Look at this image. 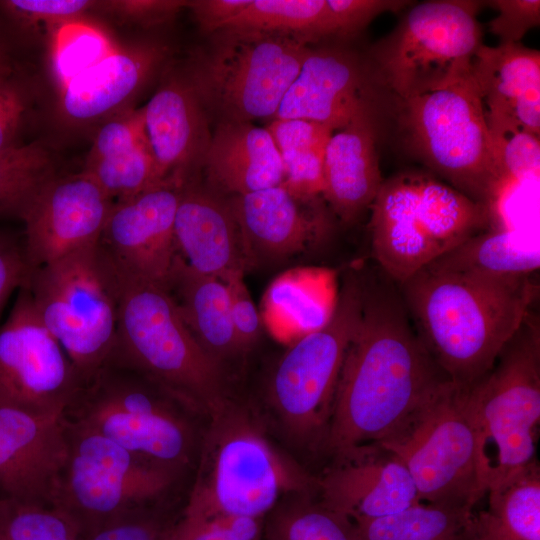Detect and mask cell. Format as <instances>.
<instances>
[{"label": "cell", "instance_id": "cell-1", "mask_svg": "<svg viewBox=\"0 0 540 540\" xmlns=\"http://www.w3.org/2000/svg\"><path fill=\"white\" fill-rule=\"evenodd\" d=\"M447 381L397 285L385 275L363 278L361 317L344 356L324 445L337 459L392 440Z\"/></svg>", "mask_w": 540, "mask_h": 540}, {"label": "cell", "instance_id": "cell-2", "mask_svg": "<svg viewBox=\"0 0 540 540\" xmlns=\"http://www.w3.org/2000/svg\"><path fill=\"white\" fill-rule=\"evenodd\" d=\"M397 287L420 340L445 376L460 385L488 373L539 292L531 275L491 277L430 267Z\"/></svg>", "mask_w": 540, "mask_h": 540}, {"label": "cell", "instance_id": "cell-3", "mask_svg": "<svg viewBox=\"0 0 540 540\" xmlns=\"http://www.w3.org/2000/svg\"><path fill=\"white\" fill-rule=\"evenodd\" d=\"M209 416L183 515L264 519L283 496L318 490V479L279 451L246 409L228 399Z\"/></svg>", "mask_w": 540, "mask_h": 540}, {"label": "cell", "instance_id": "cell-4", "mask_svg": "<svg viewBox=\"0 0 540 540\" xmlns=\"http://www.w3.org/2000/svg\"><path fill=\"white\" fill-rule=\"evenodd\" d=\"M105 364L133 371L191 411L209 415L228 400L222 364L157 284L121 279L116 337Z\"/></svg>", "mask_w": 540, "mask_h": 540}, {"label": "cell", "instance_id": "cell-5", "mask_svg": "<svg viewBox=\"0 0 540 540\" xmlns=\"http://www.w3.org/2000/svg\"><path fill=\"white\" fill-rule=\"evenodd\" d=\"M370 209L372 254L397 286L469 237L501 224L486 206L421 174L384 180Z\"/></svg>", "mask_w": 540, "mask_h": 540}, {"label": "cell", "instance_id": "cell-6", "mask_svg": "<svg viewBox=\"0 0 540 540\" xmlns=\"http://www.w3.org/2000/svg\"><path fill=\"white\" fill-rule=\"evenodd\" d=\"M398 108L404 142L416 159L499 215V204L509 191L471 73L443 89L399 101Z\"/></svg>", "mask_w": 540, "mask_h": 540}, {"label": "cell", "instance_id": "cell-7", "mask_svg": "<svg viewBox=\"0 0 540 540\" xmlns=\"http://www.w3.org/2000/svg\"><path fill=\"white\" fill-rule=\"evenodd\" d=\"M310 48L289 36L222 29L194 53L185 74L210 121L273 119Z\"/></svg>", "mask_w": 540, "mask_h": 540}, {"label": "cell", "instance_id": "cell-8", "mask_svg": "<svg viewBox=\"0 0 540 540\" xmlns=\"http://www.w3.org/2000/svg\"><path fill=\"white\" fill-rule=\"evenodd\" d=\"M26 286L41 322L84 384L114 345L120 277L97 242L33 269Z\"/></svg>", "mask_w": 540, "mask_h": 540}, {"label": "cell", "instance_id": "cell-9", "mask_svg": "<svg viewBox=\"0 0 540 540\" xmlns=\"http://www.w3.org/2000/svg\"><path fill=\"white\" fill-rule=\"evenodd\" d=\"M482 4L431 0L414 5L368 53L376 84L404 101L467 77L483 44L477 21Z\"/></svg>", "mask_w": 540, "mask_h": 540}, {"label": "cell", "instance_id": "cell-10", "mask_svg": "<svg viewBox=\"0 0 540 540\" xmlns=\"http://www.w3.org/2000/svg\"><path fill=\"white\" fill-rule=\"evenodd\" d=\"M486 489L536 461L540 422V323L531 311L493 367L469 386Z\"/></svg>", "mask_w": 540, "mask_h": 540}, {"label": "cell", "instance_id": "cell-11", "mask_svg": "<svg viewBox=\"0 0 540 540\" xmlns=\"http://www.w3.org/2000/svg\"><path fill=\"white\" fill-rule=\"evenodd\" d=\"M170 395L128 369L104 364L63 419L152 462L181 470L194 444L192 426Z\"/></svg>", "mask_w": 540, "mask_h": 540}, {"label": "cell", "instance_id": "cell-12", "mask_svg": "<svg viewBox=\"0 0 540 540\" xmlns=\"http://www.w3.org/2000/svg\"><path fill=\"white\" fill-rule=\"evenodd\" d=\"M469 386L445 382L402 433L379 445L406 466L420 502L474 508L487 493Z\"/></svg>", "mask_w": 540, "mask_h": 540}, {"label": "cell", "instance_id": "cell-13", "mask_svg": "<svg viewBox=\"0 0 540 540\" xmlns=\"http://www.w3.org/2000/svg\"><path fill=\"white\" fill-rule=\"evenodd\" d=\"M64 422L69 452L54 506L73 519L82 537L146 509L170 490L181 471Z\"/></svg>", "mask_w": 540, "mask_h": 540}, {"label": "cell", "instance_id": "cell-14", "mask_svg": "<svg viewBox=\"0 0 540 540\" xmlns=\"http://www.w3.org/2000/svg\"><path fill=\"white\" fill-rule=\"evenodd\" d=\"M362 302L363 278L349 272L328 323L291 343L273 372L271 403L285 429L300 441H325L339 374Z\"/></svg>", "mask_w": 540, "mask_h": 540}, {"label": "cell", "instance_id": "cell-15", "mask_svg": "<svg viewBox=\"0 0 540 540\" xmlns=\"http://www.w3.org/2000/svg\"><path fill=\"white\" fill-rule=\"evenodd\" d=\"M67 354L45 328L27 286L0 327V406L63 417L82 387Z\"/></svg>", "mask_w": 540, "mask_h": 540}, {"label": "cell", "instance_id": "cell-16", "mask_svg": "<svg viewBox=\"0 0 540 540\" xmlns=\"http://www.w3.org/2000/svg\"><path fill=\"white\" fill-rule=\"evenodd\" d=\"M181 189L162 182L113 203L98 243L120 279L168 289L178 255L174 221Z\"/></svg>", "mask_w": 540, "mask_h": 540}, {"label": "cell", "instance_id": "cell-17", "mask_svg": "<svg viewBox=\"0 0 540 540\" xmlns=\"http://www.w3.org/2000/svg\"><path fill=\"white\" fill-rule=\"evenodd\" d=\"M112 205V199L83 171L48 180L20 217L32 270L97 243Z\"/></svg>", "mask_w": 540, "mask_h": 540}, {"label": "cell", "instance_id": "cell-18", "mask_svg": "<svg viewBox=\"0 0 540 540\" xmlns=\"http://www.w3.org/2000/svg\"><path fill=\"white\" fill-rule=\"evenodd\" d=\"M375 82L366 59L342 46L310 48L275 118H299L339 130L365 113H377Z\"/></svg>", "mask_w": 540, "mask_h": 540}, {"label": "cell", "instance_id": "cell-19", "mask_svg": "<svg viewBox=\"0 0 540 540\" xmlns=\"http://www.w3.org/2000/svg\"><path fill=\"white\" fill-rule=\"evenodd\" d=\"M247 264L280 263L301 253L329 229L322 196L300 198L281 184L257 192L228 196Z\"/></svg>", "mask_w": 540, "mask_h": 540}, {"label": "cell", "instance_id": "cell-20", "mask_svg": "<svg viewBox=\"0 0 540 540\" xmlns=\"http://www.w3.org/2000/svg\"><path fill=\"white\" fill-rule=\"evenodd\" d=\"M68 452L63 417L0 406V498L55 505Z\"/></svg>", "mask_w": 540, "mask_h": 540}, {"label": "cell", "instance_id": "cell-21", "mask_svg": "<svg viewBox=\"0 0 540 540\" xmlns=\"http://www.w3.org/2000/svg\"><path fill=\"white\" fill-rule=\"evenodd\" d=\"M141 109L159 181L183 187L198 180L212 133L186 74L169 75Z\"/></svg>", "mask_w": 540, "mask_h": 540}, {"label": "cell", "instance_id": "cell-22", "mask_svg": "<svg viewBox=\"0 0 540 540\" xmlns=\"http://www.w3.org/2000/svg\"><path fill=\"white\" fill-rule=\"evenodd\" d=\"M318 491L325 507L352 522L387 516L420 502L406 466L379 445L337 458L318 479Z\"/></svg>", "mask_w": 540, "mask_h": 540}, {"label": "cell", "instance_id": "cell-23", "mask_svg": "<svg viewBox=\"0 0 540 540\" xmlns=\"http://www.w3.org/2000/svg\"><path fill=\"white\" fill-rule=\"evenodd\" d=\"M174 238L178 256L192 269L223 282L247 270L239 227L229 197L198 180L181 189Z\"/></svg>", "mask_w": 540, "mask_h": 540}, {"label": "cell", "instance_id": "cell-24", "mask_svg": "<svg viewBox=\"0 0 540 540\" xmlns=\"http://www.w3.org/2000/svg\"><path fill=\"white\" fill-rule=\"evenodd\" d=\"M166 54L167 48L155 42L113 49L60 88V115L68 124L85 126L126 109Z\"/></svg>", "mask_w": 540, "mask_h": 540}, {"label": "cell", "instance_id": "cell-25", "mask_svg": "<svg viewBox=\"0 0 540 540\" xmlns=\"http://www.w3.org/2000/svg\"><path fill=\"white\" fill-rule=\"evenodd\" d=\"M470 73L487 122L514 124L540 135V52L519 43L484 44Z\"/></svg>", "mask_w": 540, "mask_h": 540}, {"label": "cell", "instance_id": "cell-26", "mask_svg": "<svg viewBox=\"0 0 540 540\" xmlns=\"http://www.w3.org/2000/svg\"><path fill=\"white\" fill-rule=\"evenodd\" d=\"M376 139L377 113H365L334 131L326 146L322 197L343 223L370 208L384 181Z\"/></svg>", "mask_w": 540, "mask_h": 540}, {"label": "cell", "instance_id": "cell-27", "mask_svg": "<svg viewBox=\"0 0 540 540\" xmlns=\"http://www.w3.org/2000/svg\"><path fill=\"white\" fill-rule=\"evenodd\" d=\"M201 172L203 184L225 196L275 187L284 179L283 162L271 135L251 122L218 123Z\"/></svg>", "mask_w": 540, "mask_h": 540}, {"label": "cell", "instance_id": "cell-28", "mask_svg": "<svg viewBox=\"0 0 540 540\" xmlns=\"http://www.w3.org/2000/svg\"><path fill=\"white\" fill-rule=\"evenodd\" d=\"M117 201L162 183L158 179L141 115L115 114L99 126L82 170Z\"/></svg>", "mask_w": 540, "mask_h": 540}, {"label": "cell", "instance_id": "cell-29", "mask_svg": "<svg viewBox=\"0 0 540 540\" xmlns=\"http://www.w3.org/2000/svg\"><path fill=\"white\" fill-rule=\"evenodd\" d=\"M336 274L319 267H298L277 276L264 293L263 325L278 340L293 343L325 326L338 299Z\"/></svg>", "mask_w": 540, "mask_h": 540}, {"label": "cell", "instance_id": "cell-30", "mask_svg": "<svg viewBox=\"0 0 540 540\" xmlns=\"http://www.w3.org/2000/svg\"><path fill=\"white\" fill-rule=\"evenodd\" d=\"M168 290L191 333L210 356L222 364L240 352L225 282L192 269L177 255Z\"/></svg>", "mask_w": 540, "mask_h": 540}, {"label": "cell", "instance_id": "cell-31", "mask_svg": "<svg viewBox=\"0 0 540 540\" xmlns=\"http://www.w3.org/2000/svg\"><path fill=\"white\" fill-rule=\"evenodd\" d=\"M487 510L474 515L468 540H540L537 462L488 489Z\"/></svg>", "mask_w": 540, "mask_h": 540}, {"label": "cell", "instance_id": "cell-32", "mask_svg": "<svg viewBox=\"0 0 540 540\" xmlns=\"http://www.w3.org/2000/svg\"><path fill=\"white\" fill-rule=\"evenodd\" d=\"M426 267L491 277L526 276L539 269V254L520 247L514 231L502 224L469 237Z\"/></svg>", "mask_w": 540, "mask_h": 540}, {"label": "cell", "instance_id": "cell-33", "mask_svg": "<svg viewBox=\"0 0 540 540\" xmlns=\"http://www.w3.org/2000/svg\"><path fill=\"white\" fill-rule=\"evenodd\" d=\"M474 515L469 507L419 502L353 524L357 540H468Z\"/></svg>", "mask_w": 540, "mask_h": 540}, {"label": "cell", "instance_id": "cell-34", "mask_svg": "<svg viewBox=\"0 0 540 540\" xmlns=\"http://www.w3.org/2000/svg\"><path fill=\"white\" fill-rule=\"evenodd\" d=\"M325 20V0H252L223 29L279 34L310 45L327 39Z\"/></svg>", "mask_w": 540, "mask_h": 540}, {"label": "cell", "instance_id": "cell-35", "mask_svg": "<svg viewBox=\"0 0 540 540\" xmlns=\"http://www.w3.org/2000/svg\"><path fill=\"white\" fill-rule=\"evenodd\" d=\"M264 530L267 540H357L350 519L309 495L277 505L268 514Z\"/></svg>", "mask_w": 540, "mask_h": 540}, {"label": "cell", "instance_id": "cell-36", "mask_svg": "<svg viewBox=\"0 0 540 540\" xmlns=\"http://www.w3.org/2000/svg\"><path fill=\"white\" fill-rule=\"evenodd\" d=\"M56 173L38 143L0 152V216L21 217L37 191Z\"/></svg>", "mask_w": 540, "mask_h": 540}, {"label": "cell", "instance_id": "cell-37", "mask_svg": "<svg viewBox=\"0 0 540 540\" xmlns=\"http://www.w3.org/2000/svg\"><path fill=\"white\" fill-rule=\"evenodd\" d=\"M79 527L60 508L0 498V540H82Z\"/></svg>", "mask_w": 540, "mask_h": 540}, {"label": "cell", "instance_id": "cell-38", "mask_svg": "<svg viewBox=\"0 0 540 540\" xmlns=\"http://www.w3.org/2000/svg\"><path fill=\"white\" fill-rule=\"evenodd\" d=\"M114 48L100 30L75 21L59 27L52 44V71L59 88Z\"/></svg>", "mask_w": 540, "mask_h": 540}, {"label": "cell", "instance_id": "cell-39", "mask_svg": "<svg viewBox=\"0 0 540 540\" xmlns=\"http://www.w3.org/2000/svg\"><path fill=\"white\" fill-rule=\"evenodd\" d=\"M487 126L500 174L508 191L522 180L538 176L539 136L509 123L487 122Z\"/></svg>", "mask_w": 540, "mask_h": 540}, {"label": "cell", "instance_id": "cell-40", "mask_svg": "<svg viewBox=\"0 0 540 540\" xmlns=\"http://www.w3.org/2000/svg\"><path fill=\"white\" fill-rule=\"evenodd\" d=\"M325 2L327 39L352 38L379 15L402 11L411 3L407 0H325Z\"/></svg>", "mask_w": 540, "mask_h": 540}, {"label": "cell", "instance_id": "cell-41", "mask_svg": "<svg viewBox=\"0 0 540 540\" xmlns=\"http://www.w3.org/2000/svg\"><path fill=\"white\" fill-rule=\"evenodd\" d=\"M263 529V519L234 515H183L172 532L175 540H261Z\"/></svg>", "mask_w": 540, "mask_h": 540}, {"label": "cell", "instance_id": "cell-42", "mask_svg": "<svg viewBox=\"0 0 540 540\" xmlns=\"http://www.w3.org/2000/svg\"><path fill=\"white\" fill-rule=\"evenodd\" d=\"M99 2L88 0H4L0 10L18 24L63 25L80 19Z\"/></svg>", "mask_w": 540, "mask_h": 540}, {"label": "cell", "instance_id": "cell-43", "mask_svg": "<svg viewBox=\"0 0 540 540\" xmlns=\"http://www.w3.org/2000/svg\"><path fill=\"white\" fill-rule=\"evenodd\" d=\"M30 100L28 87L14 72L0 77V152L21 145L18 136Z\"/></svg>", "mask_w": 540, "mask_h": 540}, {"label": "cell", "instance_id": "cell-44", "mask_svg": "<svg viewBox=\"0 0 540 540\" xmlns=\"http://www.w3.org/2000/svg\"><path fill=\"white\" fill-rule=\"evenodd\" d=\"M486 3L498 10V15L488 23V29L501 43H519L530 29L540 24L539 0H493Z\"/></svg>", "mask_w": 540, "mask_h": 540}, {"label": "cell", "instance_id": "cell-45", "mask_svg": "<svg viewBox=\"0 0 540 540\" xmlns=\"http://www.w3.org/2000/svg\"><path fill=\"white\" fill-rule=\"evenodd\" d=\"M174 525L142 509L105 524L82 540H163Z\"/></svg>", "mask_w": 540, "mask_h": 540}, {"label": "cell", "instance_id": "cell-46", "mask_svg": "<svg viewBox=\"0 0 540 540\" xmlns=\"http://www.w3.org/2000/svg\"><path fill=\"white\" fill-rule=\"evenodd\" d=\"M266 130L280 156L300 149L326 147L334 132L323 124L299 118L272 119Z\"/></svg>", "mask_w": 540, "mask_h": 540}, {"label": "cell", "instance_id": "cell-47", "mask_svg": "<svg viewBox=\"0 0 540 540\" xmlns=\"http://www.w3.org/2000/svg\"><path fill=\"white\" fill-rule=\"evenodd\" d=\"M226 284L230 292V315L234 335L240 351H245L261 334V313L249 294L244 276L235 277Z\"/></svg>", "mask_w": 540, "mask_h": 540}, {"label": "cell", "instance_id": "cell-48", "mask_svg": "<svg viewBox=\"0 0 540 540\" xmlns=\"http://www.w3.org/2000/svg\"><path fill=\"white\" fill-rule=\"evenodd\" d=\"M32 271L23 242L0 231V317L10 295L28 284Z\"/></svg>", "mask_w": 540, "mask_h": 540}, {"label": "cell", "instance_id": "cell-49", "mask_svg": "<svg viewBox=\"0 0 540 540\" xmlns=\"http://www.w3.org/2000/svg\"><path fill=\"white\" fill-rule=\"evenodd\" d=\"M189 1L181 0H132L105 1L100 6L122 17L143 25H158L174 18Z\"/></svg>", "mask_w": 540, "mask_h": 540}, {"label": "cell", "instance_id": "cell-50", "mask_svg": "<svg viewBox=\"0 0 540 540\" xmlns=\"http://www.w3.org/2000/svg\"><path fill=\"white\" fill-rule=\"evenodd\" d=\"M252 0H195L189 1L199 29L209 36L223 29L238 16Z\"/></svg>", "mask_w": 540, "mask_h": 540}, {"label": "cell", "instance_id": "cell-51", "mask_svg": "<svg viewBox=\"0 0 540 540\" xmlns=\"http://www.w3.org/2000/svg\"><path fill=\"white\" fill-rule=\"evenodd\" d=\"M11 61L8 57L6 48L0 40V77L13 73Z\"/></svg>", "mask_w": 540, "mask_h": 540}, {"label": "cell", "instance_id": "cell-52", "mask_svg": "<svg viewBox=\"0 0 540 540\" xmlns=\"http://www.w3.org/2000/svg\"><path fill=\"white\" fill-rule=\"evenodd\" d=\"M172 530H173V528L169 531V533L165 536V538L163 540H175Z\"/></svg>", "mask_w": 540, "mask_h": 540}]
</instances>
